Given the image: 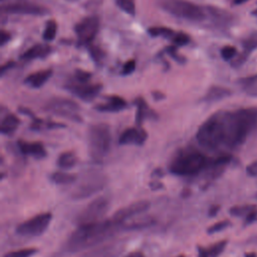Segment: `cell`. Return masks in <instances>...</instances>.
<instances>
[{"mask_svg":"<svg viewBox=\"0 0 257 257\" xmlns=\"http://www.w3.org/2000/svg\"><path fill=\"white\" fill-rule=\"evenodd\" d=\"M99 22L95 16H87L81 19L74 27L75 34L81 44L89 43L98 31Z\"/></svg>","mask_w":257,"mask_h":257,"instance_id":"8fae6325","label":"cell"},{"mask_svg":"<svg viewBox=\"0 0 257 257\" xmlns=\"http://www.w3.org/2000/svg\"><path fill=\"white\" fill-rule=\"evenodd\" d=\"M244 47V55H248L250 52L255 50L257 48V31L249 35L243 42Z\"/></svg>","mask_w":257,"mask_h":257,"instance_id":"484cf974","label":"cell"},{"mask_svg":"<svg viewBox=\"0 0 257 257\" xmlns=\"http://www.w3.org/2000/svg\"><path fill=\"white\" fill-rule=\"evenodd\" d=\"M150 187L152 188V190H158L162 187V184L161 183H157L156 181H153L151 184H150Z\"/></svg>","mask_w":257,"mask_h":257,"instance_id":"60d3db41","label":"cell"},{"mask_svg":"<svg viewBox=\"0 0 257 257\" xmlns=\"http://www.w3.org/2000/svg\"><path fill=\"white\" fill-rule=\"evenodd\" d=\"M51 75H52L51 69H44V70L36 71L34 73L29 74L25 78L24 82L33 88H39L47 82V80L51 77Z\"/></svg>","mask_w":257,"mask_h":257,"instance_id":"e0dca14e","label":"cell"},{"mask_svg":"<svg viewBox=\"0 0 257 257\" xmlns=\"http://www.w3.org/2000/svg\"><path fill=\"white\" fill-rule=\"evenodd\" d=\"M173 41H174L175 44H177L178 46H182V45H185V44L189 43L190 37H189L188 34H186V33H184V32H178V33L174 34Z\"/></svg>","mask_w":257,"mask_h":257,"instance_id":"836d02e7","label":"cell"},{"mask_svg":"<svg viewBox=\"0 0 257 257\" xmlns=\"http://www.w3.org/2000/svg\"><path fill=\"white\" fill-rule=\"evenodd\" d=\"M151 207V202L148 200H139L136 201L134 203H131L120 209H118L117 211H115V213L110 217L114 222H116L117 224H119L120 226H122L123 229V225L125 223L126 220L147 212Z\"/></svg>","mask_w":257,"mask_h":257,"instance_id":"30bf717a","label":"cell"},{"mask_svg":"<svg viewBox=\"0 0 257 257\" xmlns=\"http://www.w3.org/2000/svg\"><path fill=\"white\" fill-rule=\"evenodd\" d=\"M20 124V119L14 113H7L1 120L0 132L2 135L11 136L13 135Z\"/></svg>","mask_w":257,"mask_h":257,"instance_id":"ac0fdd59","label":"cell"},{"mask_svg":"<svg viewBox=\"0 0 257 257\" xmlns=\"http://www.w3.org/2000/svg\"><path fill=\"white\" fill-rule=\"evenodd\" d=\"M50 180L54 184L57 185H70L77 180V176L75 174H70V173H65L62 171H56L53 172L50 175Z\"/></svg>","mask_w":257,"mask_h":257,"instance_id":"7402d4cb","label":"cell"},{"mask_svg":"<svg viewBox=\"0 0 257 257\" xmlns=\"http://www.w3.org/2000/svg\"><path fill=\"white\" fill-rule=\"evenodd\" d=\"M45 109L53 114L68 118L73 121H81L78 104L68 98L54 97L47 101Z\"/></svg>","mask_w":257,"mask_h":257,"instance_id":"9c48e42d","label":"cell"},{"mask_svg":"<svg viewBox=\"0 0 257 257\" xmlns=\"http://www.w3.org/2000/svg\"><path fill=\"white\" fill-rule=\"evenodd\" d=\"M229 94H230V91L227 88L220 87V86H213L207 91L206 95L204 96V99L206 101H214V100L221 99Z\"/></svg>","mask_w":257,"mask_h":257,"instance_id":"cb8c5ba5","label":"cell"},{"mask_svg":"<svg viewBox=\"0 0 257 257\" xmlns=\"http://www.w3.org/2000/svg\"><path fill=\"white\" fill-rule=\"evenodd\" d=\"M57 31V24L54 20H49L46 23L45 29L43 31V39L46 41H51L54 39Z\"/></svg>","mask_w":257,"mask_h":257,"instance_id":"4316f807","label":"cell"},{"mask_svg":"<svg viewBox=\"0 0 257 257\" xmlns=\"http://www.w3.org/2000/svg\"><path fill=\"white\" fill-rule=\"evenodd\" d=\"M77 162H78L77 156L73 151L62 152L56 160L57 166L63 170H68L75 167Z\"/></svg>","mask_w":257,"mask_h":257,"instance_id":"ffe728a7","label":"cell"},{"mask_svg":"<svg viewBox=\"0 0 257 257\" xmlns=\"http://www.w3.org/2000/svg\"><path fill=\"white\" fill-rule=\"evenodd\" d=\"M101 88V84H91L88 82L78 81L76 83H70L66 85V89L84 101H91L94 99Z\"/></svg>","mask_w":257,"mask_h":257,"instance_id":"7c38bea8","label":"cell"},{"mask_svg":"<svg viewBox=\"0 0 257 257\" xmlns=\"http://www.w3.org/2000/svg\"><path fill=\"white\" fill-rule=\"evenodd\" d=\"M249 93H250V94H252V95H257V88H255V89H251Z\"/></svg>","mask_w":257,"mask_h":257,"instance_id":"7bdbcfd3","label":"cell"},{"mask_svg":"<svg viewBox=\"0 0 257 257\" xmlns=\"http://www.w3.org/2000/svg\"><path fill=\"white\" fill-rule=\"evenodd\" d=\"M117 6L125 13L134 16L136 14L135 0H115Z\"/></svg>","mask_w":257,"mask_h":257,"instance_id":"83f0119b","label":"cell"},{"mask_svg":"<svg viewBox=\"0 0 257 257\" xmlns=\"http://www.w3.org/2000/svg\"><path fill=\"white\" fill-rule=\"evenodd\" d=\"M163 10L179 18L200 22L206 18L204 9L189 0H160Z\"/></svg>","mask_w":257,"mask_h":257,"instance_id":"8992f818","label":"cell"},{"mask_svg":"<svg viewBox=\"0 0 257 257\" xmlns=\"http://www.w3.org/2000/svg\"><path fill=\"white\" fill-rule=\"evenodd\" d=\"M52 220L50 212H43L23 221L16 227V233L24 237H37L42 235Z\"/></svg>","mask_w":257,"mask_h":257,"instance_id":"ba28073f","label":"cell"},{"mask_svg":"<svg viewBox=\"0 0 257 257\" xmlns=\"http://www.w3.org/2000/svg\"><path fill=\"white\" fill-rule=\"evenodd\" d=\"M38 252L37 248L28 247V248H21L13 251L6 252L2 257H31Z\"/></svg>","mask_w":257,"mask_h":257,"instance_id":"d4e9b609","label":"cell"},{"mask_svg":"<svg viewBox=\"0 0 257 257\" xmlns=\"http://www.w3.org/2000/svg\"><path fill=\"white\" fill-rule=\"evenodd\" d=\"M126 101L118 95H109L104 103H99L94 108L101 112H116L126 107Z\"/></svg>","mask_w":257,"mask_h":257,"instance_id":"2e32d148","label":"cell"},{"mask_svg":"<svg viewBox=\"0 0 257 257\" xmlns=\"http://www.w3.org/2000/svg\"><path fill=\"white\" fill-rule=\"evenodd\" d=\"M106 175L98 170H89L80 178L73 188L70 197L73 200H83L100 192L107 184Z\"/></svg>","mask_w":257,"mask_h":257,"instance_id":"5b68a950","label":"cell"},{"mask_svg":"<svg viewBox=\"0 0 257 257\" xmlns=\"http://www.w3.org/2000/svg\"><path fill=\"white\" fill-rule=\"evenodd\" d=\"M226 244H227V241L223 240V241H219V242L215 243L213 246L208 248L207 252H208L209 257H218L225 249Z\"/></svg>","mask_w":257,"mask_h":257,"instance_id":"f546056e","label":"cell"},{"mask_svg":"<svg viewBox=\"0 0 257 257\" xmlns=\"http://www.w3.org/2000/svg\"><path fill=\"white\" fill-rule=\"evenodd\" d=\"M49 51H50L49 46L38 44V45L32 46L29 49H27L21 55V58L29 60V59H34V58H38V57H43V56L47 55L49 53Z\"/></svg>","mask_w":257,"mask_h":257,"instance_id":"44dd1931","label":"cell"},{"mask_svg":"<svg viewBox=\"0 0 257 257\" xmlns=\"http://www.w3.org/2000/svg\"><path fill=\"white\" fill-rule=\"evenodd\" d=\"M177 257H186V256L185 255H178Z\"/></svg>","mask_w":257,"mask_h":257,"instance_id":"f6af8a7d","label":"cell"},{"mask_svg":"<svg viewBox=\"0 0 257 257\" xmlns=\"http://www.w3.org/2000/svg\"><path fill=\"white\" fill-rule=\"evenodd\" d=\"M2 11L10 14H27V15H42L47 13V10L39 5L29 2H16L4 5Z\"/></svg>","mask_w":257,"mask_h":257,"instance_id":"5bb4252c","label":"cell"},{"mask_svg":"<svg viewBox=\"0 0 257 257\" xmlns=\"http://www.w3.org/2000/svg\"><path fill=\"white\" fill-rule=\"evenodd\" d=\"M9 34H8V32H6V31H4V30H2L1 31V36H0V40H1V45H4L7 41H8V39H9Z\"/></svg>","mask_w":257,"mask_h":257,"instance_id":"8d00e7d4","label":"cell"},{"mask_svg":"<svg viewBox=\"0 0 257 257\" xmlns=\"http://www.w3.org/2000/svg\"><path fill=\"white\" fill-rule=\"evenodd\" d=\"M90 76H91V74L87 71H83V70L78 69L75 72V79L78 82H88Z\"/></svg>","mask_w":257,"mask_h":257,"instance_id":"d590c367","label":"cell"},{"mask_svg":"<svg viewBox=\"0 0 257 257\" xmlns=\"http://www.w3.org/2000/svg\"><path fill=\"white\" fill-rule=\"evenodd\" d=\"M211 160L202 152L184 148L179 150L169 164V171L177 176H194L210 166Z\"/></svg>","mask_w":257,"mask_h":257,"instance_id":"3957f363","label":"cell"},{"mask_svg":"<svg viewBox=\"0 0 257 257\" xmlns=\"http://www.w3.org/2000/svg\"><path fill=\"white\" fill-rule=\"evenodd\" d=\"M148 139V133L141 125L127 127L120 134L118 138V144L121 146L135 145L143 146Z\"/></svg>","mask_w":257,"mask_h":257,"instance_id":"4fadbf2b","label":"cell"},{"mask_svg":"<svg viewBox=\"0 0 257 257\" xmlns=\"http://www.w3.org/2000/svg\"><path fill=\"white\" fill-rule=\"evenodd\" d=\"M246 257H255V254H254V253H252V254H247Z\"/></svg>","mask_w":257,"mask_h":257,"instance_id":"ee69618b","label":"cell"},{"mask_svg":"<svg viewBox=\"0 0 257 257\" xmlns=\"http://www.w3.org/2000/svg\"><path fill=\"white\" fill-rule=\"evenodd\" d=\"M244 84H246V85H252L254 82H257V75H254V76H251V77H248V78H246V79H244L243 81H242Z\"/></svg>","mask_w":257,"mask_h":257,"instance_id":"74e56055","label":"cell"},{"mask_svg":"<svg viewBox=\"0 0 257 257\" xmlns=\"http://www.w3.org/2000/svg\"><path fill=\"white\" fill-rule=\"evenodd\" d=\"M121 246V244H107L90 251L88 254H84L82 257H115Z\"/></svg>","mask_w":257,"mask_h":257,"instance_id":"d6986e66","label":"cell"},{"mask_svg":"<svg viewBox=\"0 0 257 257\" xmlns=\"http://www.w3.org/2000/svg\"><path fill=\"white\" fill-rule=\"evenodd\" d=\"M198 253H199V257H209L207 249H205L204 247H198Z\"/></svg>","mask_w":257,"mask_h":257,"instance_id":"ab89813d","label":"cell"},{"mask_svg":"<svg viewBox=\"0 0 257 257\" xmlns=\"http://www.w3.org/2000/svg\"><path fill=\"white\" fill-rule=\"evenodd\" d=\"M253 208L254 207L252 206H236L230 209V213L235 216H241L244 214L248 215L250 212L253 211Z\"/></svg>","mask_w":257,"mask_h":257,"instance_id":"d6a6232c","label":"cell"},{"mask_svg":"<svg viewBox=\"0 0 257 257\" xmlns=\"http://www.w3.org/2000/svg\"><path fill=\"white\" fill-rule=\"evenodd\" d=\"M110 207V200L105 196H99L91 200L84 208L80 210L75 218L78 226L87 225L103 220Z\"/></svg>","mask_w":257,"mask_h":257,"instance_id":"52a82bcc","label":"cell"},{"mask_svg":"<svg viewBox=\"0 0 257 257\" xmlns=\"http://www.w3.org/2000/svg\"><path fill=\"white\" fill-rule=\"evenodd\" d=\"M149 33L152 36H162V37H170L174 35V31L170 28L163 26H155L149 29Z\"/></svg>","mask_w":257,"mask_h":257,"instance_id":"f1b7e54d","label":"cell"},{"mask_svg":"<svg viewBox=\"0 0 257 257\" xmlns=\"http://www.w3.org/2000/svg\"><path fill=\"white\" fill-rule=\"evenodd\" d=\"M256 126L257 107L220 110L199 126L196 140L209 151H231L242 146Z\"/></svg>","mask_w":257,"mask_h":257,"instance_id":"6da1fadb","label":"cell"},{"mask_svg":"<svg viewBox=\"0 0 257 257\" xmlns=\"http://www.w3.org/2000/svg\"><path fill=\"white\" fill-rule=\"evenodd\" d=\"M218 209H219V207H217V206H216V207H213V208L210 210V215H211V216H212V215H215Z\"/></svg>","mask_w":257,"mask_h":257,"instance_id":"b9f144b4","label":"cell"},{"mask_svg":"<svg viewBox=\"0 0 257 257\" xmlns=\"http://www.w3.org/2000/svg\"><path fill=\"white\" fill-rule=\"evenodd\" d=\"M236 54H237V49L232 45H226L221 49V56L224 60H230L234 58Z\"/></svg>","mask_w":257,"mask_h":257,"instance_id":"4dcf8cb0","label":"cell"},{"mask_svg":"<svg viewBox=\"0 0 257 257\" xmlns=\"http://www.w3.org/2000/svg\"><path fill=\"white\" fill-rule=\"evenodd\" d=\"M136 103H137V106H138V110H137V114H136V121H137L138 125H142L143 120L147 116L154 114V111L152 112L149 109V106L147 105L146 101L144 99H142V98H138Z\"/></svg>","mask_w":257,"mask_h":257,"instance_id":"603a6c76","label":"cell"},{"mask_svg":"<svg viewBox=\"0 0 257 257\" xmlns=\"http://www.w3.org/2000/svg\"><path fill=\"white\" fill-rule=\"evenodd\" d=\"M230 226V222L228 220H223V221H220V222H217L215 224H213L212 226H210L207 230V232L209 234H213V233H217V232H220L224 229H226L227 227Z\"/></svg>","mask_w":257,"mask_h":257,"instance_id":"1f68e13d","label":"cell"},{"mask_svg":"<svg viewBox=\"0 0 257 257\" xmlns=\"http://www.w3.org/2000/svg\"><path fill=\"white\" fill-rule=\"evenodd\" d=\"M88 154L94 163H101L110 151L111 131L107 123H93L87 130Z\"/></svg>","mask_w":257,"mask_h":257,"instance_id":"277c9868","label":"cell"},{"mask_svg":"<svg viewBox=\"0 0 257 257\" xmlns=\"http://www.w3.org/2000/svg\"><path fill=\"white\" fill-rule=\"evenodd\" d=\"M122 229V226L111 218L96 223L78 226L66 239L64 248L68 252L76 253L105 241Z\"/></svg>","mask_w":257,"mask_h":257,"instance_id":"7a4b0ae2","label":"cell"},{"mask_svg":"<svg viewBox=\"0 0 257 257\" xmlns=\"http://www.w3.org/2000/svg\"><path fill=\"white\" fill-rule=\"evenodd\" d=\"M135 69H136V61L134 59H130L123 64L121 73L123 75H127V74H131L132 72H134Z\"/></svg>","mask_w":257,"mask_h":257,"instance_id":"e575fe53","label":"cell"},{"mask_svg":"<svg viewBox=\"0 0 257 257\" xmlns=\"http://www.w3.org/2000/svg\"><path fill=\"white\" fill-rule=\"evenodd\" d=\"M17 147L21 154L24 156H32L36 159H43L47 155L45 147L40 142H27L25 140H18Z\"/></svg>","mask_w":257,"mask_h":257,"instance_id":"9a60e30c","label":"cell"},{"mask_svg":"<svg viewBox=\"0 0 257 257\" xmlns=\"http://www.w3.org/2000/svg\"><path fill=\"white\" fill-rule=\"evenodd\" d=\"M123 257H146L144 255V253H142L141 251H133L131 253H127L125 256Z\"/></svg>","mask_w":257,"mask_h":257,"instance_id":"f35d334b","label":"cell"}]
</instances>
